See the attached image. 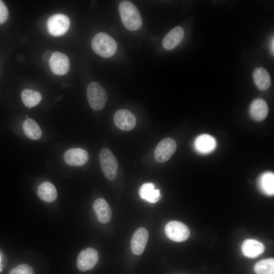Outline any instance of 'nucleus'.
<instances>
[{"instance_id":"f257e3e1","label":"nucleus","mask_w":274,"mask_h":274,"mask_svg":"<svg viewBox=\"0 0 274 274\" xmlns=\"http://www.w3.org/2000/svg\"><path fill=\"white\" fill-rule=\"evenodd\" d=\"M122 22L127 29L134 31L140 29L143 23L141 15L136 6L131 2L124 1L119 6Z\"/></svg>"},{"instance_id":"f03ea898","label":"nucleus","mask_w":274,"mask_h":274,"mask_svg":"<svg viewBox=\"0 0 274 274\" xmlns=\"http://www.w3.org/2000/svg\"><path fill=\"white\" fill-rule=\"evenodd\" d=\"M91 47L97 55L107 58L115 54L117 44L110 35L101 32L94 36L91 42Z\"/></svg>"},{"instance_id":"7ed1b4c3","label":"nucleus","mask_w":274,"mask_h":274,"mask_svg":"<svg viewBox=\"0 0 274 274\" xmlns=\"http://www.w3.org/2000/svg\"><path fill=\"white\" fill-rule=\"evenodd\" d=\"M87 96L90 107L99 111L104 108L107 100L106 90L97 82H91L87 88Z\"/></svg>"},{"instance_id":"20e7f679","label":"nucleus","mask_w":274,"mask_h":274,"mask_svg":"<svg viewBox=\"0 0 274 274\" xmlns=\"http://www.w3.org/2000/svg\"><path fill=\"white\" fill-rule=\"evenodd\" d=\"M99 161L105 176L109 180H114L117 176L118 162L111 151L102 149L99 154Z\"/></svg>"},{"instance_id":"39448f33","label":"nucleus","mask_w":274,"mask_h":274,"mask_svg":"<svg viewBox=\"0 0 274 274\" xmlns=\"http://www.w3.org/2000/svg\"><path fill=\"white\" fill-rule=\"evenodd\" d=\"M70 25L68 17L62 14H56L51 16L47 22L48 31L54 36L64 35L67 31Z\"/></svg>"},{"instance_id":"423d86ee","label":"nucleus","mask_w":274,"mask_h":274,"mask_svg":"<svg viewBox=\"0 0 274 274\" xmlns=\"http://www.w3.org/2000/svg\"><path fill=\"white\" fill-rule=\"evenodd\" d=\"M165 233L168 238L177 242L184 241L190 235V230L188 227L177 221L169 222L165 225Z\"/></svg>"},{"instance_id":"0eeeda50","label":"nucleus","mask_w":274,"mask_h":274,"mask_svg":"<svg viewBox=\"0 0 274 274\" xmlns=\"http://www.w3.org/2000/svg\"><path fill=\"white\" fill-rule=\"evenodd\" d=\"M176 143L173 139L166 138L162 140L154 151L156 160L161 163L167 161L176 151Z\"/></svg>"},{"instance_id":"6e6552de","label":"nucleus","mask_w":274,"mask_h":274,"mask_svg":"<svg viewBox=\"0 0 274 274\" xmlns=\"http://www.w3.org/2000/svg\"><path fill=\"white\" fill-rule=\"evenodd\" d=\"M97 252L92 248H88L82 251L77 260V266L81 271L92 269L98 260Z\"/></svg>"},{"instance_id":"1a4fd4ad","label":"nucleus","mask_w":274,"mask_h":274,"mask_svg":"<svg viewBox=\"0 0 274 274\" xmlns=\"http://www.w3.org/2000/svg\"><path fill=\"white\" fill-rule=\"evenodd\" d=\"M49 66L52 72L57 75H65L70 67V60L68 57L60 52L52 53L49 60Z\"/></svg>"},{"instance_id":"9d476101","label":"nucleus","mask_w":274,"mask_h":274,"mask_svg":"<svg viewBox=\"0 0 274 274\" xmlns=\"http://www.w3.org/2000/svg\"><path fill=\"white\" fill-rule=\"evenodd\" d=\"M113 119L116 126L124 131L132 129L136 124V119L134 115L125 109H121L117 111L114 114Z\"/></svg>"},{"instance_id":"9b49d317","label":"nucleus","mask_w":274,"mask_h":274,"mask_svg":"<svg viewBox=\"0 0 274 274\" xmlns=\"http://www.w3.org/2000/svg\"><path fill=\"white\" fill-rule=\"evenodd\" d=\"M149 233L144 227L138 228L131 237V249L132 253L136 255H140L144 252L148 242Z\"/></svg>"},{"instance_id":"f8f14e48","label":"nucleus","mask_w":274,"mask_h":274,"mask_svg":"<svg viewBox=\"0 0 274 274\" xmlns=\"http://www.w3.org/2000/svg\"><path fill=\"white\" fill-rule=\"evenodd\" d=\"M65 162L72 166H82L85 164L89 159L87 152L81 148H73L67 150L64 154Z\"/></svg>"},{"instance_id":"ddd939ff","label":"nucleus","mask_w":274,"mask_h":274,"mask_svg":"<svg viewBox=\"0 0 274 274\" xmlns=\"http://www.w3.org/2000/svg\"><path fill=\"white\" fill-rule=\"evenodd\" d=\"M184 30L180 26H176L170 30L164 37L162 45L167 50L176 47L183 39Z\"/></svg>"},{"instance_id":"4468645a","label":"nucleus","mask_w":274,"mask_h":274,"mask_svg":"<svg viewBox=\"0 0 274 274\" xmlns=\"http://www.w3.org/2000/svg\"><path fill=\"white\" fill-rule=\"evenodd\" d=\"M216 145L215 139L208 134L198 136L194 144L196 151L201 154H208L212 152L216 148Z\"/></svg>"},{"instance_id":"2eb2a0df","label":"nucleus","mask_w":274,"mask_h":274,"mask_svg":"<svg viewBox=\"0 0 274 274\" xmlns=\"http://www.w3.org/2000/svg\"><path fill=\"white\" fill-rule=\"evenodd\" d=\"M268 113V107L266 102L262 98H256L251 104L249 113L251 118L255 121L263 120Z\"/></svg>"},{"instance_id":"dca6fc26","label":"nucleus","mask_w":274,"mask_h":274,"mask_svg":"<svg viewBox=\"0 0 274 274\" xmlns=\"http://www.w3.org/2000/svg\"><path fill=\"white\" fill-rule=\"evenodd\" d=\"M93 208L97 220L100 223H106L110 221L112 211L105 199L102 198L96 199L93 203Z\"/></svg>"},{"instance_id":"f3484780","label":"nucleus","mask_w":274,"mask_h":274,"mask_svg":"<svg viewBox=\"0 0 274 274\" xmlns=\"http://www.w3.org/2000/svg\"><path fill=\"white\" fill-rule=\"evenodd\" d=\"M242 250L246 257L255 258L263 252L264 246L262 243L255 239H248L243 242Z\"/></svg>"},{"instance_id":"a211bd4d","label":"nucleus","mask_w":274,"mask_h":274,"mask_svg":"<svg viewBox=\"0 0 274 274\" xmlns=\"http://www.w3.org/2000/svg\"><path fill=\"white\" fill-rule=\"evenodd\" d=\"M141 198L150 203H155L161 198L160 190L155 188L152 183L144 184L139 190Z\"/></svg>"},{"instance_id":"6ab92c4d","label":"nucleus","mask_w":274,"mask_h":274,"mask_svg":"<svg viewBox=\"0 0 274 274\" xmlns=\"http://www.w3.org/2000/svg\"><path fill=\"white\" fill-rule=\"evenodd\" d=\"M253 78L257 87L265 90L269 88L271 84V78L267 71L263 67H259L254 70Z\"/></svg>"},{"instance_id":"aec40b11","label":"nucleus","mask_w":274,"mask_h":274,"mask_svg":"<svg viewBox=\"0 0 274 274\" xmlns=\"http://www.w3.org/2000/svg\"><path fill=\"white\" fill-rule=\"evenodd\" d=\"M39 197L46 202H52L57 197V193L54 185L49 182H45L41 184L37 190Z\"/></svg>"},{"instance_id":"412c9836","label":"nucleus","mask_w":274,"mask_h":274,"mask_svg":"<svg viewBox=\"0 0 274 274\" xmlns=\"http://www.w3.org/2000/svg\"><path fill=\"white\" fill-rule=\"evenodd\" d=\"M260 190L265 194L273 195L274 194V174L271 172L262 174L258 179Z\"/></svg>"},{"instance_id":"4be33fe9","label":"nucleus","mask_w":274,"mask_h":274,"mask_svg":"<svg viewBox=\"0 0 274 274\" xmlns=\"http://www.w3.org/2000/svg\"><path fill=\"white\" fill-rule=\"evenodd\" d=\"M22 128L25 134L31 140H39L42 135V131L40 126L31 118H27L24 121Z\"/></svg>"},{"instance_id":"5701e85b","label":"nucleus","mask_w":274,"mask_h":274,"mask_svg":"<svg viewBox=\"0 0 274 274\" xmlns=\"http://www.w3.org/2000/svg\"><path fill=\"white\" fill-rule=\"evenodd\" d=\"M21 97L24 105L29 108L38 105L42 99L40 92L31 89L23 90L21 93Z\"/></svg>"},{"instance_id":"b1692460","label":"nucleus","mask_w":274,"mask_h":274,"mask_svg":"<svg viewBox=\"0 0 274 274\" xmlns=\"http://www.w3.org/2000/svg\"><path fill=\"white\" fill-rule=\"evenodd\" d=\"M256 274H274V259L269 258L257 262L254 266Z\"/></svg>"},{"instance_id":"393cba45","label":"nucleus","mask_w":274,"mask_h":274,"mask_svg":"<svg viewBox=\"0 0 274 274\" xmlns=\"http://www.w3.org/2000/svg\"><path fill=\"white\" fill-rule=\"evenodd\" d=\"M9 274H34V271L29 265L21 264L12 269Z\"/></svg>"},{"instance_id":"a878e982","label":"nucleus","mask_w":274,"mask_h":274,"mask_svg":"<svg viewBox=\"0 0 274 274\" xmlns=\"http://www.w3.org/2000/svg\"><path fill=\"white\" fill-rule=\"evenodd\" d=\"M9 16L7 7L2 1H0V24L5 22Z\"/></svg>"},{"instance_id":"bb28decb","label":"nucleus","mask_w":274,"mask_h":274,"mask_svg":"<svg viewBox=\"0 0 274 274\" xmlns=\"http://www.w3.org/2000/svg\"><path fill=\"white\" fill-rule=\"evenodd\" d=\"M52 52L50 51H45L43 54V58L45 61H49L50 60V58H51V56L52 55Z\"/></svg>"},{"instance_id":"cd10ccee","label":"nucleus","mask_w":274,"mask_h":274,"mask_svg":"<svg viewBox=\"0 0 274 274\" xmlns=\"http://www.w3.org/2000/svg\"><path fill=\"white\" fill-rule=\"evenodd\" d=\"M273 38L272 37L270 40L269 44V49L270 50L271 53L273 55L274 53V41Z\"/></svg>"},{"instance_id":"c85d7f7f","label":"nucleus","mask_w":274,"mask_h":274,"mask_svg":"<svg viewBox=\"0 0 274 274\" xmlns=\"http://www.w3.org/2000/svg\"><path fill=\"white\" fill-rule=\"evenodd\" d=\"M1 256H0V266H1Z\"/></svg>"}]
</instances>
